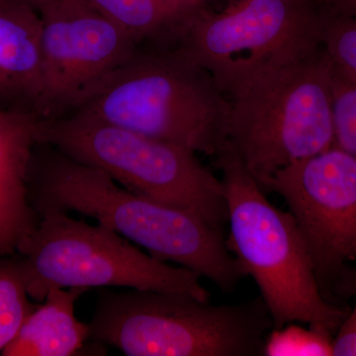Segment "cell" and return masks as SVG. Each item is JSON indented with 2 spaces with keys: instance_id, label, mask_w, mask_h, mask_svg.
Returning a JSON list of instances; mask_svg holds the SVG:
<instances>
[{
  "instance_id": "cell-1",
  "label": "cell",
  "mask_w": 356,
  "mask_h": 356,
  "mask_svg": "<svg viewBox=\"0 0 356 356\" xmlns=\"http://www.w3.org/2000/svg\"><path fill=\"white\" fill-rule=\"evenodd\" d=\"M29 191L36 212L53 209L93 218L161 261H172L231 292L245 277L222 229L202 218L134 193L100 168L60 151L33 154Z\"/></svg>"
},
{
  "instance_id": "cell-2",
  "label": "cell",
  "mask_w": 356,
  "mask_h": 356,
  "mask_svg": "<svg viewBox=\"0 0 356 356\" xmlns=\"http://www.w3.org/2000/svg\"><path fill=\"white\" fill-rule=\"evenodd\" d=\"M231 102L212 76L177 49H138L76 108L97 120L216 156Z\"/></svg>"
},
{
  "instance_id": "cell-3",
  "label": "cell",
  "mask_w": 356,
  "mask_h": 356,
  "mask_svg": "<svg viewBox=\"0 0 356 356\" xmlns=\"http://www.w3.org/2000/svg\"><path fill=\"white\" fill-rule=\"evenodd\" d=\"M88 339L128 356H264L273 329L261 297L235 305L175 292L100 290Z\"/></svg>"
},
{
  "instance_id": "cell-4",
  "label": "cell",
  "mask_w": 356,
  "mask_h": 356,
  "mask_svg": "<svg viewBox=\"0 0 356 356\" xmlns=\"http://www.w3.org/2000/svg\"><path fill=\"white\" fill-rule=\"evenodd\" d=\"M215 158L222 170L228 208L227 245L245 275L252 276L259 286L273 327L304 323L324 327L334 336L350 310L325 298L291 213L267 200L235 153L224 149Z\"/></svg>"
},
{
  "instance_id": "cell-5",
  "label": "cell",
  "mask_w": 356,
  "mask_h": 356,
  "mask_svg": "<svg viewBox=\"0 0 356 356\" xmlns=\"http://www.w3.org/2000/svg\"><path fill=\"white\" fill-rule=\"evenodd\" d=\"M229 100L222 151L235 153L259 185L334 146L332 62L323 46L257 74Z\"/></svg>"
},
{
  "instance_id": "cell-6",
  "label": "cell",
  "mask_w": 356,
  "mask_h": 356,
  "mask_svg": "<svg viewBox=\"0 0 356 356\" xmlns=\"http://www.w3.org/2000/svg\"><path fill=\"white\" fill-rule=\"evenodd\" d=\"M39 143L95 166L128 191L194 213L215 228L228 222L224 185L187 147L76 112L41 119Z\"/></svg>"
},
{
  "instance_id": "cell-7",
  "label": "cell",
  "mask_w": 356,
  "mask_h": 356,
  "mask_svg": "<svg viewBox=\"0 0 356 356\" xmlns=\"http://www.w3.org/2000/svg\"><path fill=\"white\" fill-rule=\"evenodd\" d=\"M37 214L36 227L17 248L30 298L43 302L51 290L65 288L126 287L209 301L197 274L145 254L108 227L72 219L63 211Z\"/></svg>"
},
{
  "instance_id": "cell-8",
  "label": "cell",
  "mask_w": 356,
  "mask_h": 356,
  "mask_svg": "<svg viewBox=\"0 0 356 356\" xmlns=\"http://www.w3.org/2000/svg\"><path fill=\"white\" fill-rule=\"evenodd\" d=\"M325 15L315 0H236L218 13L202 6L175 35V49L229 98L257 74L322 48Z\"/></svg>"
},
{
  "instance_id": "cell-9",
  "label": "cell",
  "mask_w": 356,
  "mask_h": 356,
  "mask_svg": "<svg viewBox=\"0 0 356 356\" xmlns=\"http://www.w3.org/2000/svg\"><path fill=\"white\" fill-rule=\"evenodd\" d=\"M261 187L284 199L323 295L337 305L332 284L356 257V158L332 146L281 168Z\"/></svg>"
},
{
  "instance_id": "cell-10",
  "label": "cell",
  "mask_w": 356,
  "mask_h": 356,
  "mask_svg": "<svg viewBox=\"0 0 356 356\" xmlns=\"http://www.w3.org/2000/svg\"><path fill=\"white\" fill-rule=\"evenodd\" d=\"M42 20V119L77 108L132 57L138 44L88 0H44Z\"/></svg>"
},
{
  "instance_id": "cell-11",
  "label": "cell",
  "mask_w": 356,
  "mask_h": 356,
  "mask_svg": "<svg viewBox=\"0 0 356 356\" xmlns=\"http://www.w3.org/2000/svg\"><path fill=\"white\" fill-rule=\"evenodd\" d=\"M43 92L39 11L0 0V109L38 115Z\"/></svg>"
},
{
  "instance_id": "cell-12",
  "label": "cell",
  "mask_w": 356,
  "mask_h": 356,
  "mask_svg": "<svg viewBox=\"0 0 356 356\" xmlns=\"http://www.w3.org/2000/svg\"><path fill=\"white\" fill-rule=\"evenodd\" d=\"M83 288L54 289L37 306L3 356H72L79 355L89 337V325L74 315Z\"/></svg>"
},
{
  "instance_id": "cell-13",
  "label": "cell",
  "mask_w": 356,
  "mask_h": 356,
  "mask_svg": "<svg viewBox=\"0 0 356 356\" xmlns=\"http://www.w3.org/2000/svg\"><path fill=\"white\" fill-rule=\"evenodd\" d=\"M138 44L146 39H175L204 4L192 0H88Z\"/></svg>"
},
{
  "instance_id": "cell-14",
  "label": "cell",
  "mask_w": 356,
  "mask_h": 356,
  "mask_svg": "<svg viewBox=\"0 0 356 356\" xmlns=\"http://www.w3.org/2000/svg\"><path fill=\"white\" fill-rule=\"evenodd\" d=\"M29 298L19 261L0 259V353L37 308Z\"/></svg>"
},
{
  "instance_id": "cell-15",
  "label": "cell",
  "mask_w": 356,
  "mask_h": 356,
  "mask_svg": "<svg viewBox=\"0 0 356 356\" xmlns=\"http://www.w3.org/2000/svg\"><path fill=\"white\" fill-rule=\"evenodd\" d=\"M334 334L317 325L289 323L267 334L264 356H332Z\"/></svg>"
},
{
  "instance_id": "cell-16",
  "label": "cell",
  "mask_w": 356,
  "mask_h": 356,
  "mask_svg": "<svg viewBox=\"0 0 356 356\" xmlns=\"http://www.w3.org/2000/svg\"><path fill=\"white\" fill-rule=\"evenodd\" d=\"M332 91L334 147L356 158V81L332 62Z\"/></svg>"
},
{
  "instance_id": "cell-17",
  "label": "cell",
  "mask_w": 356,
  "mask_h": 356,
  "mask_svg": "<svg viewBox=\"0 0 356 356\" xmlns=\"http://www.w3.org/2000/svg\"><path fill=\"white\" fill-rule=\"evenodd\" d=\"M322 46L332 64L356 81V17L325 11Z\"/></svg>"
},
{
  "instance_id": "cell-18",
  "label": "cell",
  "mask_w": 356,
  "mask_h": 356,
  "mask_svg": "<svg viewBox=\"0 0 356 356\" xmlns=\"http://www.w3.org/2000/svg\"><path fill=\"white\" fill-rule=\"evenodd\" d=\"M334 303L353 299V308L339 325L332 339V356H356V266H344L332 287Z\"/></svg>"
},
{
  "instance_id": "cell-19",
  "label": "cell",
  "mask_w": 356,
  "mask_h": 356,
  "mask_svg": "<svg viewBox=\"0 0 356 356\" xmlns=\"http://www.w3.org/2000/svg\"><path fill=\"white\" fill-rule=\"evenodd\" d=\"M13 156L8 138L1 119H0V211L6 202L7 196L10 191L13 179ZM4 254L3 245L0 238V257Z\"/></svg>"
},
{
  "instance_id": "cell-20",
  "label": "cell",
  "mask_w": 356,
  "mask_h": 356,
  "mask_svg": "<svg viewBox=\"0 0 356 356\" xmlns=\"http://www.w3.org/2000/svg\"><path fill=\"white\" fill-rule=\"evenodd\" d=\"M331 11L356 17V0H332Z\"/></svg>"
},
{
  "instance_id": "cell-21",
  "label": "cell",
  "mask_w": 356,
  "mask_h": 356,
  "mask_svg": "<svg viewBox=\"0 0 356 356\" xmlns=\"http://www.w3.org/2000/svg\"><path fill=\"white\" fill-rule=\"evenodd\" d=\"M15 1L24 2V3L29 4L34 7V8H38L40 4L43 3L44 0H15Z\"/></svg>"
},
{
  "instance_id": "cell-22",
  "label": "cell",
  "mask_w": 356,
  "mask_h": 356,
  "mask_svg": "<svg viewBox=\"0 0 356 356\" xmlns=\"http://www.w3.org/2000/svg\"><path fill=\"white\" fill-rule=\"evenodd\" d=\"M192 1L197 2V3L204 4L207 0H192Z\"/></svg>"
}]
</instances>
